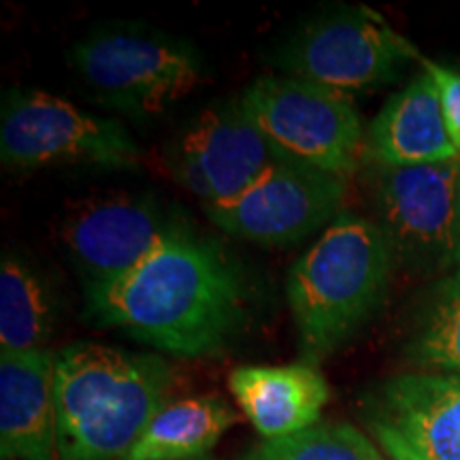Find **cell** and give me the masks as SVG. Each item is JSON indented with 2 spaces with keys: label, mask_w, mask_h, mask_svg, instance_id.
<instances>
[{
  "label": "cell",
  "mask_w": 460,
  "mask_h": 460,
  "mask_svg": "<svg viewBox=\"0 0 460 460\" xmlns=\"http://www.w3.org/2000/svg\"><path fill=\"white\" fill-rule=\"evenodd\" d=\"M92 322L180 358L220 354L247 315L237 262L194 230L169 241L124 278L85 288Z\"/></svg>",
  "instance_id": "cell-1"
},
{
  "label": "cell",
  "mask_w": 460,
  "mask_h": 460,
  "mask_svg": "<svg viewBox=\"0 0 460 460\" xmlns=\"http://www.w3.org/2000/svg\"><path fill=\"white\" fill-rule=\"evenodd\" d=\"M172 376L156 354L77 341L56 354L58 458L124 460L169 402Z\"/></svg>",
  "instance_id": "cell-2"
},
{
  "label": "cell",
  "mask_w": 460,
  "mask_h": 460,
  "mask_svg": "<svg viewBox=\"0 0 460 460\" xmlns=\"http://www.w3.org/2000/svg\"><path fill=\"white\" fill-rule=\"evenodd\" d=\"M396 267L373 220L341 211L288 273L286 292L303 362L318 365L382 307Z\"/></svg>",
  "instance_id": "cell-3"
},
{
  "label": "cell",
  "mask_w": 460,
  "mask_h": 460,
  "mask_svg": "<svg viewBox=\"0 0 460 460\" xmlns=\"http://www.w3.org/2000/svg\"><path fill=\"white\" fill-rule=\"evenodd\" d=\"M241 102L281 158L343 180L365 160L367 128L343 92L298 77H261Z\"/></svg>",
  "instance_id": "cell-4"
},
{
  "label": "cell",
  "mask_w": 460,
  "mask_h": 460,
  "mask_svg": "<svg viewBox=\"0 0 460 460\" xmlns=\"http://www.w3.org/2000/svg\"><path fill=\"white\" fill-rule=\"evenodd\" d=\"M73 65L105 105L139 118L166 111L203 77L192 45L132 28L90 34L75 45Z\"/></svg>",
  "instance_id": "cell-5"
},
{
  "label": "cell",
  "mask_w": 460,
  "mask_h": 460,
  "mask_svg": "<svg viewBox=\"0 0 460 460\" xmlns=\"http://www.w3.org/2000/svg\"><path fill=\"white\" fill-rule=\"evenodd\" d=\"M376 222L396 264L420 275L460 267V163L376 166Z\"/></svg>",
  "instance_id": "cell-6"
},
{
  "label": "cell",
  "mask_w": 460,
  "mask_h": 460,
  "mask_svg": "<svg viewBox=\"0 0 460 460\" xmlns=\"http://www.w3.org/2000/svg\"><path fill=\"white\" fill-rule=\"evenodd\" d=\"M0 158L9 169L96 164L130 169L139 147L119 122L41 90L11 92L0 115Z\"/></svg>",
  "instance_id": "cell-7"
},
{
  "label": "cell",
  "mask_w": 460,
  "mask_h": 460,
  "mask_svg": "<svg viewBox=\"0 0 460 460\" xmlns=\"http://www.w3.org/2000/svg\"><path fill=\"white\" fill-rule=\"evenodd\" d=\"M418 49L369 9L343 11L314 22L281 49L278 65L290 77L356 92L394 82Z\"/></svg>",
  "instance_id": "cell-8"
},
{
  "label": "cell",
  "mask_w": 460,
  "mask_h": 460,
  "mask_svg": "<svg viewBox=\"0 0 460 460\" xmlns=\"http://www.w3.org/2000/svg\"><path fill=\"white\" fill-rule=\"evenodd\" d=\"M343 177L281 158L237 199L205 205L207 216L233 237L258 245L298 243L331 226L345 200Z\"/></svg>",
  "instance_id": "cell-9"
},
{
  "label": "cell",
  "mask_w": 460,
  "mask_h": 460,
  "mask_svg": "<svg viewBox=\"0 0 460 460\" xmlns=\"http://www.w3.org/2000/svg\"><path fill=\"white\" fill-rule=\"evenodd\" d=\"M186 230L180 216L154 199L122 194L79 203L62 224V241L85 288H94L132 273Z\"/></svg>",
  "instance_id": "cell-10"
},
{
  "label": "cell",
  "mask_w": 460,
  "mask_h": 460,
  "mask_svg": "<svg viewBox=\"0 0 460 460\" xmlns=\"http://www.w3.org/2000/svg\"><path fill=\"white\" fill-rule=\"evenodd\" d=\"M362 410L393 460H460V373L388 377L365 396Z\"/></svg>",
  "instance_id": "cell-11"
},
{
  "label": "cell",
  "mask_w": 460,
  "mask_h": 460,
  "mask_svg": "<svg viewBox=\"0 0 460 460\" xmlns=\"http://www.w3.org/2000/svg\"><path fill=\"white\" fill-rule=\"evenodd\" d=\"M278 160L279 152L239 99L205 109L172 146L169 164L177 183L205 205H220L243 194Z\"/></svg>",
  "instance_id": "cell-12"
},
{
  "label": "cell",
  "mask_w": 460,
  "mask_h": 460,
  "mask_svg": "<svg viewBox=\"0 0 460 460\" xmlns=\"http://www.w3.org/2000/svg\"><path fill=\"white\" fill-rule=\"evenodd\" d=\"M56 356L0 352V456L3 460H56Z\"/></svg>",
  "instance_id": "cell-13"
},
{
  "label": "cell",
  "mask_w": 460,
  "mask_h": 460,
  "mask_svg": "<svg viewBox=\"0 0 460 460\" xmlns=\"http://www.w3.org/2000/svg\"><path fill=\"white\" fill-rule=\"evenodd\" d=\"M365 160L376 166H424L454 163L439 90L429 71L390 96L367 128Z\"/></svg>",
  "instance_id": "cell-14"
},
{
  "label": "cell",
  "mask_w": 460,
  "mask_h": 460,
  "mask_svg": "<svg viewBox=\"0 0 460 460\" xmlns=\"http://www.w3.org/2000/svg\"><path fill=\"white\" fill-rule=\"evenodd\" d=\"M241 411L264 439L295 435L320 422L331 390L314 365L237 367L228 377Z\"/></svg>",
  "instance_id": "cell-15"
},
{
  "label": "cell",
  "mask_w": 460,
  "mask_h": 460,
  "mask_svg": "<svg viewBox=\"0 0 460 460\" xmlns=\"http://www.w3.org/2000/svg\"><path fill=\"white\" fill-rule=\"evenodd\" d=\"M234 411L217 394L171 401L154 416L124 460H199L214 450Z\"/></svg>",
  "instance_id": "cell-16"
},
{
  "label": "cell",
  "mask_w": 460,
  "mask_h": 460,
  "mask_svg": "<svg viewBox=\"0 0 460 460\" xmlns=\"http://www.w3.org/2000/svg\"><path fill=\"white\" fill-rule=\"evenodd\" d=\"M54 309L45 281L13 254L0 264V352H39L51 335Z\"/></svg>",
  "instance_id": "cell-17"
},
{
  "label": "cell",
  "mask_w": 460,
  "mask_h": 460,
  "mask_svg": "<svg viewBox=\"0 0 460 460\" xmlns=\"http://www.w3.org/2000/svg\"><path fill=\"white\" fill-rule=\"evenodd\" d=\"M407 354L427 371L460 373V267L424 296Z\"/></svg>",
  "instance_id": "cell-18"
},
{
  "label": "cell",
  "mask_w": 460,
  "mask_h": 460,
  "mask_svg": "<svg viewBox=\"0 0 460 460\" xmlns=\"http://www.w3.org/2000/svg\"><path fill=\"white\" fill-rule=\"evenodd\" d=\"M239 460H386L376 444L348 422H318L279 439H264Z\"/></svg>",
  "instance_id": "cell-19"
},
{
  "label": "cell",
  "mask_w": 460,
  "mask_h": 460,
  "mask_svg": "<svg viewBox=\"0 0 460 460\" xmlns=\"http://www.w3.org/2000/svg\"><path fill=\"white\" fill-rule=\"evenodd\" d=\"M422 65L424 71H429L430 77L435 79L437 90H439L441 111H444L447 135H450L460 158V71L435 65L430 60H422Z\"/></svg>",
  "instance_id": "cell-20"
}]
</instances>
